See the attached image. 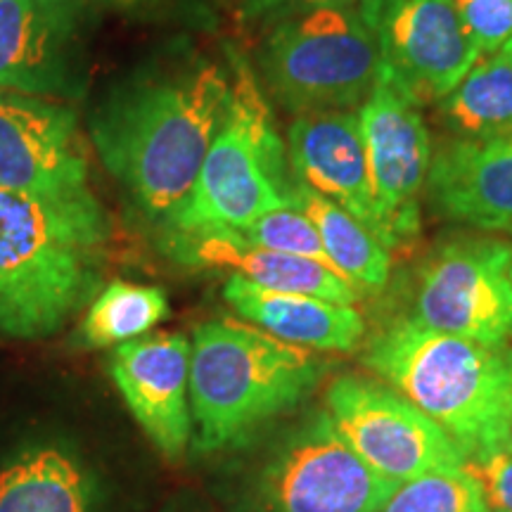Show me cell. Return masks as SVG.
I'll use <instances>...</instances> for the list:
<instances>
[{"mask_svg": "<svg viewBox=\"0 0 512 512\" xmlns=\"http://www.w3.org/2000/svg\"><path fill=\"white\" fill-rule=\"evenodd\" d=\"M233 105V76L204 57L138 64L98 100L88 136L102 166L159 230L188 202Z\"/></svg>", "mask_w": 512, "mask_h": 512, "instance_id": "obj_1", "label": "cell"}, {"mask_svg": "<svg viewBox=\"0 0 512 512\" xmlns=\"http://www.w3.org/2000/svg\"><path fill=\"white\" fill-rule=\"evenodd\" d=\"M112 219L91 188L31 195L0 188V337H53L105 285Z\"/></svg>", "mask_w": 512, "mask_h": 512, "instance_id": "obj_2", "label": "cell"}, {"mask_svg": "<svg viewBox=\"0 0 512 512\" xmlns=\"http://www.w3.org/2000/svg\"><path fill=\"white\" fill-rule=\"evenodd\" d=\"M361 363L437 422L470 465L512 444L510 344H482L396 316L366 337Z\"/></svg>", "mask_w": 512, "mask_h": 512, "instance_id": "obj_3", "label": "cell"}, {"mask_svg": "<svg viewBox=\"0 0 512 512\" xmlns=\"http://www.w3.org/2000/svg\"><path fill=\"white\" fill-rule=\"evenodd\" d=\"M328 358L268 335L247 320L216 318L190 339L192 451H238L318 392Z\"/></svg>", "mask_w": 512, "mask_h": 512, "instance_id": "obj_4", "label": "cell"}, {"mask_svg": "<svg viewBox=\"0 0 512 512\" xmlns=\"http://www.w3.org/2000/svg\"><path fill=\"white\" fill-rule=\"evenodd\" d=\"M396 489L351 451L328 411L313 406L252 453L235 512H380Z\"/></svg>", "mask_w": 512, "mask_h": 512, "instance_id": "obj_5", "label": "cell"}, {"mask_svg": "<svg viewBox=\"0 0 512 512\" xmlns=\"http://www.w3.org/2000/svg\"><path fill=\"white\" fill-rule=\"evenodd\" d=\"M294 176L259 86L235 67L233 105L204 157L188 202L159 230H245L268 211L292 202Z\"/></svg>", "mask_w": 512, "mask_h": 512, "instance_id": "obj_6", "label": "cell"}, {"mask_svg": "<svg viewBox=\"0 0 512 512\" xmlns=\"http://www.w3.org/2000/svg\"><path fill=\"white\" fill-rule=\"evenodd\" d=\"M259 67L275 102L299 117L358 110L380 76V53L358 5H330L271 24Z\"/></svg>", "mask_w": 512, "mask_h": 512, "instance_id": "obj_7", "label": "cell"}, {"mask_svg": "<svg viewBox=\"0 0 512 512\" xmlns=\"http://www.w3.org/2000/svg\"><path fill=\"white\" fill-rule=\"evenodd\" d=\"M512 242L460 235L427 256L408 311L422 328L475 339L512 342Z\"/></svg>", "mask_w": 512, "mask_h": 512, "instance_id": "obj_8", "label": "cell"}, {"mask_svg": "<svg viewBox=\"0 0 512 512\" xmlns=\"http://www.w3.org/2000/svg\"><path fill=\"white\" fill-rule=\"evenodd\" d=\"M323 408L351 451L389 482L406 484L425 472L467 465L437 422L375 375L335 377L325 387Z\"/></svg>", "mask_w": 512, "mask_h": 512, "instance_id": "obj_9", "label": "cell"}, {"mask_svg": "<svg viewBox=\"0 0 512 512\" xmlns=\"http://www.w3.org/2000/svg\"><path fill=\"white\" fill-rule=\"evenodd\" d=\"M98 10L93 0H0V88L86 98Z\"/></svg>", "mask_w": 512, "mask_h": 512, "instance_id": "obj_10", "label": "cell"}, {"mask_svg": "<svg viewBox=\"0 0 512 512\" xmlns=\"http://www.w3.org/2000/svg\"><path fill=\"white\" fill-rule=\"evenodd\" d=\"M358 10L375 36L380 79L418 107L444 100L482 57L456 0H361Z\"/></svg>", "mask_w": 512, "mask_h": 512, "instance_id": "obj_11", "label": "cell"}, {"mask_svg": "<svg viewBox=\"0 0 512 512\" xmlns=\"http://www.w3.org/2000/svg\"><path fill=\"white\" fill-rule=\"evenodd\" d=\"M358 121L380 238L389 249L401 247L420 230V192L432 166L430 131L420 107L380 76L358 107Z\"/></svg>", "mask_w": 512, "mask_h": 512, "instance_id": "obj_12", "label": "cell"}, {"mask_svg": "<svg viewBox=\"0 0 512 512\" xmlns=\"http://www.w3.org/2000/svg\"><path fill=\"white\" fill-rule=\"evenodd\" d=\"M0 188L69 195L88 188V152L72 102L0 88Z\"/></svg>", "mask_w": 512, "mask_h": 512, "instance_id": "obj_13", "label": "cell"}, {"mask_svg": "<svg viewBox=\"0 0 512 512\" xmlns=\"http://www.w3.org/2000/svg\"><path fill=\"white\" fill-rule=\"evenodd\" d=\"M110 373L145 437L164 458L181 460L192 446L190 339L157 332L119 344Z\"/></svg>", "mask_w": 512, "mask_h": 512, "instance_id": "obj_14", "label": "cell"}, {"mask_svg": "<svg viewBox=\"0 0 512 512\" xmlns=\"http://www.w3.org/2000/svg\"><path fill=\"white\" fill-rule=\"evenodd\" d=\"M98 460L67 434H34L0 458V512H110Z\"/></svg>", "mask_w": 512, "mask_h": 512, "instance_id": "obj_15", "label": "cell"}, {"mask_svg": "<svg viewBox=\"0 0 512 512\" xmlns=\"http://www.w3.org/2000/svg\"><path fill=\"white\" fill-rule=\"evenodd\" d=\"M159 247L169 259L185 268L230 271V275H240L249 283L275 292L311 294V297L351 306L361 299V294L332 268L304 259V256L273 252V249L254 245L240 230H164L159 233Z\"/></svg>", "mask_w": 512, "mask_h": 512, "instance_id": "obj_16", "label": "cell"}, {"mask_svg": "<svg viewBox=\"0 0 512 512\" xmlns=\"http://www.w3.org/2000/svg\"><path fill=\"white\" fill-rule=\"evenodd\" d=\"M287 159L294 181L328 197L380 238L358 112H313L294 117L287 128Z\"/></svg>", "mask_w": 512, "mask_h": 512, "instance_id": "obj_17", "label": "cell"}, {"mask_svg": "<svg viewBox=\"0 0 512 512\" xmlns=\"http://www.w3.org/2000/svg\"><path fill=\"white\" fill-rule=\"evenodd\" d=\"M427 197L444 219L512 238V131L458 138L432 159Z\"/></svg>", "mask_w": 512, "mask_h": 512, "instance_id": "obj_18", "label": "cell"}, {"mask_svg": "<svg viewBox=\"0 0 512 512\" xmlns=\"http://www.w3.org/2000/svg\"><path fill=\"white\" fill-rule=\"evenodd\" d=\"M223 299L247 323L318 354H351L368 337L366 318L351 304L328 302L311 294L275 292L240 275H228Z\"/></svg>", "mask_w": 512, "mask_h": 512, "instance_id": "obj_19", "label": "cell"}, {"mask_svg": "<svg viewBox=\"0 0 512 512\" xmlns=\"http://www.w3.org/2000/svg\"><path fill=\"white\" fill-rule=\"evenodd\" d=\"M292 202L309 214L332 268L361 297H375L387 287L392 275V249L373 230L299 181H294Z\"/></svg>", "mask_w": 512, "mask_h": 512, "instance_id": "obj_20", "label": "cell"}, {"mask_svg": "<svg viewBox=\"0 0 512 512\" xmlns=\"http://www.w3.org/2000/svg\"><path fill=\"white\" fill-rule=\"evenodd\" d=\"M444 124L458 138H491L512 131V57L484 55L439 102Z\"/></svg>", "mask_w": 512, "mask_h": 512, "instance_id": "obj_21", "label": "cell"}, {"mask_svg": "<svg viewBox=\"0 0 512 512\" xmlns=\"http://www.w3.org/2000/svg\"><path fill=\"white\" fill-rule=\"evenodd\" d=\"M171 313L162 287L114 280L83 311L74 344L81 349H114L157 328Z\"/></svg>", "mask_w": 512, "mask_h": 512, "instance_id": "obj_22", "label": "cell"}, {"mask_svg": "<svg viewBox=\"0 0 512 512\" xmlns=\"http://www.w3.org/2000/svg\"><path fill=\"white\" fill-rule=\"evenodd\" d=\"M380 512H491L472 465L444 467L399 484Z\"/></svg>", "mask_w": 512, "mask_h": 512, "instance_id": "obj_23", "label": "cell"}, {"mask_svg": "<svg viewBox=\"0 0 512 512\" xmlns=\"http://www.w3.org/2000/svg\"><path fill=\"white\" fill-rule=\"evenodd\" d=\"M240 233L259 247L292 256H304V259L318 261V264L332 268V261L328 252H325L323 240H320L316 226H313L309 214L294 202L285 204V207L280 209L268 211V214L256 219L252 226L240 230ZM332 271H335V268H332Z\"/></svg>", "mask_w": 512, "mask_h": 512, "instance_id": "obj_24", "label": "cell"}, {"mask_svg": "<svg viewBox=\"0 0 512 512\" xmlns=\"http://www.w3.org/2000/svg\"><path fill=\"white\" fill-rule=\"evenodd\" d=\"M456 8L479 55L501 53L512 38V0H456Z\"/></svg>", "mask_w": 512, "mask_h": 512, "instance_id": "obj_25", "label": "cell"}, {"mask_svg": "<svg viewBox=\"0 0 512 512\" xmlns=\"http://www.w3.org/2000/svg\"><path fill=\"white\" fill-rule=\"evenodd\" d=\"M472 470L484 486L491 510L512 512V444L486 458L484 463L472 465Z\"/></svg>", "mask_w": 512, "mask_h": 512, "instance_id": "obj_26", "label": "cell"}, {"mask_svg": "<svg viewBox=\"0 0 512 512\" xmlns=\"http://www.w3.org/2000/svg\"><path fill=\"white\" fill-rule=\"evenodd\" d=\"M330 5H358V0H240L238 15L245 22L275 24L299 12L330 8Z\"/></svg>", "mask_w": 512, "mask_h": 512, "instance_id": "obj_27", "label": "cell"}, {"mask_svg": "<svg viewBox=\"0 0 512 512\" xmlns=\"http://www.w3.org/2000/svg\"><path fill=\"white\" fill-rule=\"evenodd\" d=\"M98 8H110L131 19L162 22V19L181 17L195 5V0H93Z\"/></svg>", "mask_w": 512, "mask_h": 512, "instance_id": "obj_28", "label": "cell"}, {"mask_svg": "<svg viewBox=\"0 0 512 512\" xmlns=\"http://www.w3.org/2000/svg\"><path fill=\"white\" fill-rule=\"evenodd\" d=\"M162 512H204L202 508H197L195 503L192 501H183V503H171L166 505V508Z\"/></svg>", "mask_w": 512, "mask_h": 512, "instance_id": "obj_29", "label": "cell"}, {"mask_svg": "<svg viewBox=\"0 0 512 512\" xmlns=\"http://www.w3.org/2000/svg\"><path fill=\"white\" fill-rule=\"evenodd\" d=\"M503 53H505V55H508V57H512V38H510V41H508V43H505Z\"/></svg>", "mask_w": 512, "mask_h": 512, "instance_id": "obj_30", "label": "cell"}, {"mask_svg": "<svg viewBox=\"0 0 512 512\" xmlns=\"http://www.w3.org/2000/svg\"><path fill=\"white\" fill-rule=\"evenodd\" d=\"M491 512H498V510H491Z\"/></svg>", "mask_w": 512, "mask_h": 512, "instance_id": "obj_31", "label": "cell"}, {"mask_svg": "<svg viewBox=\"0 0 512 512\" xmlns=\"http://www.w3.org/2000/svg\"><path fill=\"white\" fill-rule=\"evenodd\" d=\"M510 278H512V271H510Z\"/></svg>", "mask_w": 512, "mask_h": 512, "instance_id": "obj_32", "label": "cell"}]
</instances>
